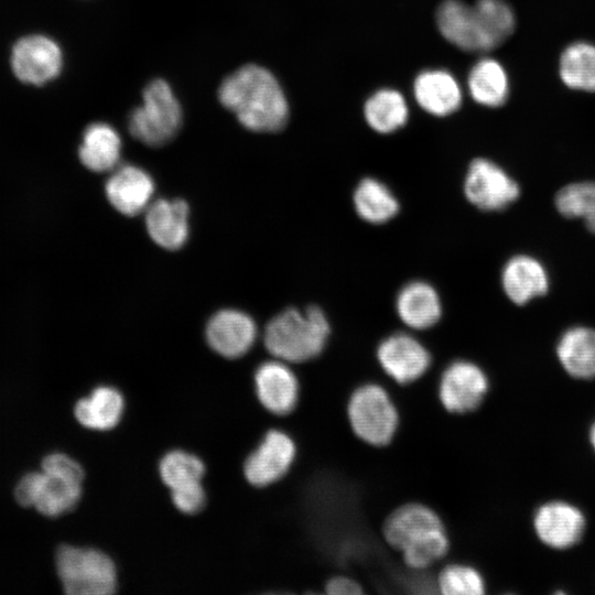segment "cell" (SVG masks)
<instances>
[{
	"mask_svg": "<svg viewBox=\"0 0 595 595\" xmlns=\"http://www.w3.org/2000/svg\"><path fill=\"white\" fill-rule=\"evenodd\" d=\"M218 99L241 126L255 132H277L289 119L282 87L270 71L256 64L228 75L218 88Z\"/></svg>",
	"mask_w": 595,
	"mask_h": 595,
	"instance_id": "1",
	"label": "cell"
},
{
	"mask_svg": "<svg viewBox=\"0 0 595 595\" xmlns=\"http://www.w3.org/2000/svg\"><path fill=\"white\" fill-rule=\"evenodd\" d=\"M442 35L467 52H487L505 42L515 30V15L504 0H445L436 11Z\"/></svg>",
	"mask_w": 595,
	"mask_h": 595,
	"instance_id": "2",
	"label": "cell"
},
{
	"mask_svg": "<svg viewBox=\"0 0 595 595\" xmlns=\"http://www.w3.org/2000/svg\"><path fill=\"white\" fill-rule=\"evenodd\" d=\"M383 536L401 552L404 563L415 570L431 566L448 550L442 520L434 510L421 504L397 508L385 521Z\"/></svg>",
	"mask_w": 595,
	"mask_h": 595,
	"instance_id": "3",
	"label": "cell"
},
{
	"mask_svg": "<svg viewBox=\"0 0 595 595\" xmlns=\"http://www.w3.org/2000/svg\"><path fill=\"white\" fill-rule=\"evenodd\" d=\"M84 470L62 453L47 455L42 472L24 475L18 483L14 496L23 507H35L48 517L61 516L73 509L82 496Z\"/></svg>",
	"mask_w": 595,
	"mask_h": 595,
	"instance_id": "4",
	"label": "cell"
},
{
	"mask_svg": "<svg viewBox=\"0 0 595 595\" xmlns=\"http://www.w3.org/2000/svg\"><path fill=\"white\" fill-rule=\"evenodd\" d=\"M331 327L324 312L315 306L305 311L288 309L267 324L263 343L267 350L285 363H303L318 356Z\"/></svg>",
	"mask_w": 595,
	"mask_h": 595,
	"instance_id": "5",
	"label": "cell"
},
{
	"mask_svg": "<svg viewBox=\"0 0 595 595\" xmlns=\"http://www.w3.org/2000/svg\"><path fill=\"white\" fill-rule=\"evenodd\" d=\"M182 120V107L173 89L167 82L158 78L143 89L141 105L131 111L128 128L143 144L161 147L177 134Z\"/></svg>",
	"mask_w": 595,
	"mask_h": 595,
	"instance_id": "6",
	"label": "cell"
},
{
	"mask_svg": "<svg viewBox=\"0 0 595 595\" xmlns=\"http://www.w3.org/2000/svg\"><path fill=\"white\" fill-rule=\"evenodd\" d=\"M56 570L65 593L69 595H109L117 587L112 560L96 549L60 547Z\"/></svg>",
	"mask_w": 595,
	"mask_h": 595,
	"instance_id": "7",
	"label": "cell"
},
{
	"mask_svg": "<svg viewBox=\"0 0 595 595\" xmlns=\"http://www.w3.org/2000/svg\"><path fill=\"white\" fill-rule=\"evenodd\" d=\"M347 415L354 433L370 445L389 443L398 429L397 408L377 383L363 385L351 393Z\"/></svg>",
	"mask_w": 595,
	"mask_h": 595,
	"instance_id": "8",
	"label": "cell"
},
{
	"mask_svg": "<svg viewBox=\"0 0 595 595\" xmlns=\"http://www.w3.org/2000/svg\"><path fill=\"white\" fill-rule=\"evenodd\" d=\"M466 198L483 210H500L515 202L520 188L500 166L487 159L470 162L464 181Z\"/></svg>",
	"mask_w": 595,
	"mask_h": 595,
	"instance_id": "9",
	"label": "cell"
},
{
	"mask_svg": "<svg viewBox=\"0 0 595 595\" xmlns=\"http://www.w3.org/2000/svg\"><path fill=\"white\" fill-rule=\"evenodd\" d=\"M11 67L21 82L44 85L60 75L63 67L62 50L48 36H24L12 48Z\"/></svg>",
	"mask_w": 595,
	"mask_h": 595,
	"instance_id": "10",
	"label": "cell"
},
{
	"mask_svg": "<svg viewBox=\"0 0 595 595\" xmlns=\"http://www.w3.org/2000/svg\"><path fill=\"white\" fill-rule=\"evenodd\" d=\"M488 387V378L480 367L470 361L457 360L443 371L439 398L447 411L464 414L480 405Z\"/></svg>",
	"mask_w": 595,
	"mask_h": 595,
	"instance_id": "11",
	"label": "cell"
},
{
	"mask_svg": "<svg viewBox=\"0 0 595 595\" xmlns=\"http://www.w3.org/2000/svg\"><path fill=\"white\" fill-rule=\"evenodd\" d=\"M296 446L285 432L270 430L244 465L246 479L264 487L283 477L295 458Z\"/></svg>",
	"mask_w": 595,
	"mask_h": 595,
	"instance_id": "12",
	"label": "cell"
},
{
	"mask_svg": "<svg viewBox=\"0 0 595 595\" xmlns=\"http://www.w3.org/2000/svg\"><path fill=\"white\" fill-rule=\"evenodd\" d=\"M533 528L542 543L564 550L581 541L586 520L576 506L563 500H552L537 509Z\"/></svg>",
	"mask_w": 595,
	"mask_h": 595,
	"instance_id": "13",
	"label": "cell"
},
{
	"mask_svg": "<svg viewBox=\"0 0 595 595\" xmlns=\"http://www.w3.org/2000/svg\"><path fill=\"white\" fill-rule=\"evenodd\" d=\"M377 358L385 372L398 383H410L428 370L431 356L413 336L396 333L377 348Z\"/></svg>",
	"mask_w": 595,
	"mask_h": 595,
	"instance_id": "14",
	"label": "cell"
},
{
	"mask_svg": "<svg viewBox=\"0 0 595 595\" xmlns=\"http://www.w3.org/2000/svg\"><path fill=\"white\" fill-rule=\"evenodd\" d=\"M257 338L255 321L237 310H223L213 315L206 327L208 345L219 355L237 358L245 355Z\"/></svg>",
	"mask_w": 595,
	"mask_h": 595,
	"instance_id": "15",
	"label": "cell"
},
{
	"mask_svg": "<svg viewBox=\"0 0 595 595\" xmlns=\"http://www.w3.org/2000/svg\"><path fill=\"white\" fill-rule=\"evenodd\" d=\"M256 392L271 413H290L299 399V381L288 363L274 359L261 364L255 374Z\"/></svg>",
	"mask_w": 595,
	"mask_h": 595,
	"instance_id": "16",
	"label": "cell"
},
{
	"mask_svg": "<svg viewBox=\"0 0 595 595\" xmlns=\"http://www.w3.org/2000/svg\"><path fill=\"white\" fill-rule=\"evenodd\" d=\"M109 203L121 214L134 216L150 205L154 183L148 172L136 165L117 166L105 186Z\"/></svg>",
	"mask_w": 595,
	"mask_h": 595,
	"instance_id": "17",
	"label": "cell"
},
{
	"mask_svg": "<svg viewBox=\"0 0 595 595\" xmlns=\"http://www.w3.org/2000/svg\"><path fill=\"white\" fill-rule=\"evenodd\" d=\"M145 225L156 245L176 250L188 237V206L178 198L153 201L145 209Z\"/></svg>",
	"mask_w": 595,
	"mask_h": 595,
	"instance_id": "18",
	"label": "cell"
},
{
	"mask_svg": "<svg viewBox=\"0 0 595 595\" xmlns=\"http://www.w3.org/2000/svg\"><path fill=\"white\" fill-rule=\"evenodd\" d=\"M416 102L431 115L444 117L456 111L462 104V91L456 79L446 71L420 73L413 83Z\"/></svg>",
	"mask_w": 595,
	"mask_h": 595,
	"instance_id": "19",
	"label": "cell"
},
{
	"mask_svg": "<svg viewBox=\"0 0 595 595\" xmlns=\"http://www.w3.org/2000/svg\"><path fill=\"white\" fill-rule=\"evenodd\" d=\"M502 289L516 304L523 305L549 289L544 267L534 258L518 255L508 260L501 273Z\"/></svg>",
	"mask_w": 595,
	"mask_h": 595,
	"instance_id": "20",
	"label": "cell"
},
{
	"mask_svg": "<svg viewBox=\"0 0 595 595\" xmlns=\"http://www.w3.org/2000/svg\"><path fill=\"white\" fill-rule=\"evenodd\" d=\"M396 310L400 320L413 329L432 327L442 314L437 292L423 281L410 282L400 290L396 299Z\"/></svg>",
	"mask_w": 595,
	"mask_h": 595,
	"instance_id": "21",
	"label": "cell"
},
{
	"mask_svg": "<svg viewBox=\"0 0 595 595\" xmlns=\"http://www.w3.org/2000/svg\"><path fill=\"white\" fill-rule=\"evenodd\" d=\"M121 138L106 122L90 123L83 133L78 156L83 165L93 172L113 171L120 161Z\"/></svg>",
	"mask_w": 595,
	"mask_h": 595,
	"instance_id": "22",
	"label": "cell"
},
{
	"mask_svg": "<svg viewBox=\"0 0 595 595\" xmlns=\"http://www.w3.org/2000/svg\"><path fill=\"white\" fill-rule=\"evenodd\" d=\"M556 355L570 376L595 378V329L583 326L567 329L558 343Z\"/></svg>",
	"mask_w": 595,
	"mask_h": 595,
	"instance_id": "23",
	"label": "cell"
},
{
	"mask_svg": "<svg viewBox=\"0 0 595 595\" xmlns=\"http://www.w3.org/2000/svg\"><path fill=\"white\" fill-rule=\"evenodd\" d=\"M122 394L109 386H100L75 405V416L85 428L106 431L115 428L122 415Z\"/></svg>",
	"mask_w": 595,
	"mask_h": 595,
	"instance_id": "24",
	"label": "cell"
},
{
	"mask_svg": "<svg viewBox=\"0 0 595 595\" xmlns=\"http://www.w3.org/2000/svg\"><path fill=\"white\" fill-rule=\"evenodd\" d=\"M353 202L358 216L370 224H383L399 210V203L390 188L372 177H366L358 183Z\"/></svg>",
	"mask_w": 595,
	"mask_h": 595,
	"instance_id": "25",
	"label": "cell"
},
{
	"mask_svg": "<svg viewBox=\"0 0 595 595\" xmlns=\"http://www.w3.org/2000/svg\"><path fill=\"white\" fill-rule=\"evenodd\" d=\"M467 85L473 99L483 106L499 107L507 100V74L493 58H483L472 67Z\"/></svg>",
	"mask_w": 595,
	"mask_h": 595,
	"instance_id": "26",
	"label": "cell"
},
{
	"mask_svg": "<svg viewBox=\"0 0 595 595\" xmlns=\"http://www.w3.org/2000/svg\"><path fill=\"white\" fill-rule=\"evenodd\" d=\"M364 113L369 127L379 133L400 129L409 115L404 97L397 90L386 88L368 98Z\"/></svg>",
	"mask_w": 595,
	"mask_h": 595,
	"instance_id": "27",
	"label": "cell"
},
{
	"mask_svg": "<svg viewBox=\"0 0 595 595\" xmlns=\"http://www.w3.org/2000/svg\"><path fill=\"white\" fill-rule=\"evenodd\" d=\"M560 75L573 89L595 91V46L584 42L567 46L561 56Z\"/></svg>",
	"mask_w": 595,
	"mask_h": 595,
	"instance_id": "28",
	"label": "cell"
},
{
	"mask_svg": "<svg viewBox=\"0 0 595 595\" xmlns=\"http://www.w3.org/2000/svg\"><path fill=\"white\" fill-rule=\"evenodd\" d=\"M558 210L567 218H581L595 232V182L573 183L555 196Z\"/></svg>",
	"mask_w": 595,
	"mask_h": 595,
	"instance_id": "29",
	"label": "cell"
},
{
	"mask_svg": "<svg viewBox=\"0 0 595 595\" xmlns=\"http://www.w3.org/2000/svg\"><path fill=\"white\" fill-rule=\"evenodd\" d=\"M159 472L163 483L172 490L201 483L205 466L196 455L174 450L163 456Z\"/></svg>",
	"mask_w": 595,
	"mask_h": 595,
	"instance_id": "30",
	"label": "cell"
},
{
	"mask_svg": "<svg viewBox=\"0 0 595 595\" xmlns=\"http://www.w3.org/2000/svg\"><path fill=\"white\" fill-rule=\"evenodd\" d=\"M436 586L445 595H480L485 582L480 573L465 564H450L439 574Z\"/></svg>",
	"mask_w": 595,
	"mask_h": 595,
	"instance_id": "31",
	"label": "cell"
},
{
	"mask_svg": "<svg viewBox=\"0 0 595 595\" xmlns=\"http://www.w3.org/2000/svg\"><path fill=\"white\" fill-rule=\"evenodd\" d=\"M174 506L184 513H195L205 505V491L201 483L171 490Z\"/></svg>",
	"mask_w": 595,
	"mask_h": 595,
	"instance_id": "32",
	"label": "cell"
},
{
	"mask_svg": "<svg viewBox=\"0 0 595 595\" xmlns=\"http://www.w3.org/2000/svg\"><path fill=\"white\" fill-rule=\"evenodd\" d=\"M329 595H358L363 593L361 586L348 576H334L325 585Z\"/></svg>",
	"mask_w": 595,
	"mask_h": 595,
	"instance_id": "33",
	"label": "cell"
},
{
	"mask_svg": "<svg viewBox=\"0 0 595 595\" xmlns=\"http://www.w3.org/2000/svg\"><path fill=\"white\" fill-rule=\"evenodd\" d=\"M589 443L595 452V421L592 423L588 432Z\"/></svg>",
	"mask_w": 595,
	"mask_h": 595,
	"instance_id": "34",
	"label": "cell"
}]
</instances>
